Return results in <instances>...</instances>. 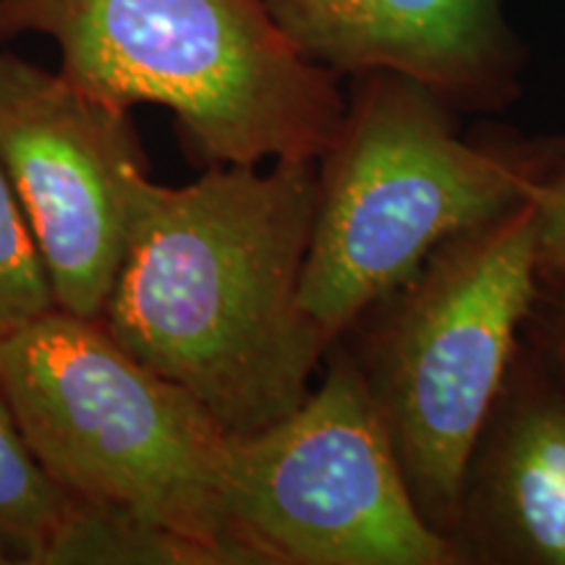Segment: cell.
<instances>
[{
    "mask_svg": "<svg viewBox=\"0 0 565 565\" xmlns=\"http://www.w3.org/2000/svg\"><path fill=\"white\" fill-rule=\"evenodd\" d=\"M315 207L317 160L152 183L100 322L231 435L270 427L333 345L301 303Z\"/></svg>",
    "mask_w": 565,
    "mask_h": 565,
    "instance_id": "cell-1",
    "label": "cell"
},
{
    "mask_svg": "<svg viewBox=\"0 0 565 565\" xmlns=\"http://www.w3.org/2000/svg\"><path fill=\"white\" fill-rule=\"evenodd\" d=\"M42 34L61 74L121 108L171 110L204 166L320 160L345 100L265 0H0V45Z\"/></svg>",
    "mask_w": 565,
    "mask_h": 565,
    "instance_id": "cell-2",
    "label": "cell"
},
{
    "mask_svg": "<svg viewBox=\"0 0 565 565\" xmlns=\"http://www.w3.org/2000/svg\"><path fill=\"white\" fill-rule=\"evenodd\" d=\"M563 160L475 145L440 95L391 71L362 87L317 160L301 303L335 343L445 242L536 200Z\"/></svg>",
    "mask_w": 565,
    "mask_h": 565,
    "instance_id": "cell-3",
    "label": "cell"
},
{
    "mask_svg": "<svg viewBox=\"0 0 565 565\" xmlns=\"http://www.w3.org/2000/svg\"><path fill=\"white\" fill-rule=\"evenodd\" d=\"M0 391L68 498L137 513L249 565L223 505L231 433L100 320L51 309L0 341Z\"/></svg>",
    "mask_w": 565,
    "mask_h": 565,
    "instance_id": "cell-4",
    "label": "cell"
},
{
    "mask_svg": "<svg viewBox=\"0 0 565 565\" xmlns=\"http://www.w3.org/2000/svg\"><path fill=\"white\" fill-rule=\"evenodd\" d=\"M536 200L445 242L377 301L349 345L427 524L454 542L469 458L540 288Z\"/></svg>",
    "mask_w": 565,
    "mask_h": 565,
    "instance_id": "cell-5",
    "label": "cell"
},
{
    "mask_svg": "<svg viewBox=\"0 0 565 565\" xmlns=\"http://www.w3.org/2000/svg\"><path fill=\"white\" fill-rule=\"evenodd\" d=\"M294 414L233 435L223 505L249 565H454L427 524L362 366L335 341Z\"/></svg>",
    "mask_w": 565,
    "mask_h": 565,
    "instance_id": "cell-6",
    "label": "cell"
},
{
    "mask_svg": "<svg viewBox=\"0 0 565 565\" xmlns=\"http://www.w3.org/2000/svg\"><path fill=\"white\" fill-rule=\"evenodd\" d=\"M0 160L55 307L100 320L154 183L131 110L0 51Z\"/></svg>",
    "mask_w": 565,
    "mask_h": 565,
    "instance_id": "cell-7",
    "label": "cell"
},
{
    "mask_svg": "<svg viewBox=\"0 0 565 565\" xmlns=\"http://www.w3.org/2000/svg\"><path fill=\"white\" fill-rule=\"evenodd\" d=\"M454 547L565 565V387L519 353L469 458Z\"/></svg>",
    "mask_w": 565,
    "mask_h": 565,
    "instance_id": "cell-8",
    "label": "cell"
},
{
    "mask_svg": "<svg viewBox=\"0 0 565 565\" xmlns=\"http://www.w3.org/2000/svg\"><path fill=\"white\" fill-rule=\"evenodd\" d=\"M303 58L330 74L391 71L437 95L475 97L498 74L492 0H265Z\"/></svg>",
    "mask_w": 565,
    "mask_h": 565,
    "instance_id": "cell-9",
    "label": "cell"
},
{
    "mask_svg": "<svg viewBox=\"0 0 565 565\" xmlns=\"http://www.w3.org/2000/svg\"><path fill=\"white\" fill-rule=\"evenodd\" d=\"M221 565V557L173 529L89 500L68 498L42 565Z\"/></svg>",
    "mask_w": 565,
    "mask_h": 565,
    "instance_id": "cell-10",
    "label": "cell"
},
{
    "mask_svg": "<svg viewBox=\"0 0 565 565\" xmlns=\"http://www.w3.org/2000/svg\"><path fill=\"white\" fill-rule=\"evenodd\" d=\"M66 505L0 391V565H42Z\"/></svg>",
    "mask_w": 565,
    "mask_h": 565,
    "instance_id": "cell-11",
    "label": "cell"
},
{
    "mask_svg": "<svg viewBox=\"0 0 565 565\" xmlns=\"http://www.w3.org/2000/svg\"><path fill=\"white\" fill-rule=\"evenodd\" d=\"M55 309L45 259L0 160V341Z\"/></svg>",
    "mask_w": 565,
    "mask_h": 565,
    "instance_id": "cell-12",
    "label": "cell"
},
{
    "mask_svg": "<svg viewBox=\"0 0 565 565\" xmlns=\"http://www.w3.org/2000/svg\"><path fill=\"white\" fill-rule=\"evenodd\" d=\"M536 217H540V278L565 282V162L550 173V179L536 196Z\"/></svg>",
    "mask_w": 565,
    "mask_h": 565,
    "instance_id": "cell-13",
    "label": "cell"
},
{
    "mask_svg": "<svg viewBox=\"0 0 565 565\" xmlns=\"http://www.w3.org/2000/svg\"><path fill=\"white\" fill-rule=\"evenodd\" d=\"M550 351H553V362L557 366V374H561V377H557V383L565 387V307H563V312L557 315L553 333H550Z\"/></svg>",
    "mask_w": 565,
    "mask_h": 565,
    "instance_id": "cell-14",
    "label": "cell"
}]
</instances>
